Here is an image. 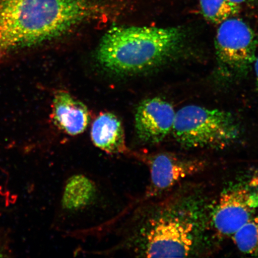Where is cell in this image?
<instances>
[{"mask_svg": "<svg viewBox=\"0 0 258 258\" xmlns=\"http://www.w3.org/2000/svg\"><path fill=\"white\" fill-rule=\"evenodd\" d=\"M185 41V32L178 27H114L101 38L96 59L115 74L144 72L177 57Z\"/></svg>", "mask_w": 258, "mask_h": 258, "instance_id": "cell-2", "label": "cell"}, {"mask_svg": "<svg viewBox=\"0 0 258 258\" xmlns=\"http://www.w3.org/2000/svg\"><path fill=\"white\" fill-rule=\"evenodd\" d=\"M93 192L90 180L82 176H76L68 183L63 201L67 207H79L89 201Z\"/></svg>", "mask_w": 258, "mask_h": 258, "instance_id": "cell-13", "label": "cell"}, {"mask_svg": "<svg viewBox=\"0 0 258 258\" xmlns=\"http://www.w3.org/2000/svg\"><path fill=\"white\" fill-rule=\"evenodd\" d=\"M254 73H255L256 87L258 93V55L254 62Z\"/></svg>", "mask_w": 258, "mask_h": 258, "instance_id": "cell-15", "label": "cell"}, {"mask_svg": "<svg viewBox=\"0 0 258 258\" xmlns=\"http://www.w3.org/2000/svg\"><path fill=\"white\" fill-rule=\"evenodd\" d=\"M256 46L252 29L241 19L231 18L219 24L215 40L219 76L228 80L246 77L255 60Z\"/></svg>", "mask_w": 258, "mask_h": 258, "instance_id": "cell-4", "label": "cell"}, {"mask_svg": "<svg viewBox=\"0 0 258 258\" xmlns=\"http://www.w3.org/2000/svg\"><path fill=\"white\" fill-rule=\"evenodd\" d=\"M91 137L93 144L106 153H124L126 150L121 122L112 113H104L96 118L93 122Z\"/></svg>", "mask_w": 258, "mask_h": 258, "instance_id": "cell-10", "label": "cell"}, {"mask_svg": "<svg viewBox=\"0 0 258 258\" xmlns=\"http://www.w3.org/2000/svg\"><path fill=\"white\" fill-rule=\"evenodd\" d=\"M241 252L258 255V217H252L232 235Z\"/></svg>", "mask_w": 258, "mask_h": 258, "instance_id": "cell-12", "label": "cell"}, {"mask_svg": "<svg viewBox=\"0 0 258 258\" xmlns=\"http://www.w3.org/2000/svg\"><path fill=\"white\" fill-rule=\"evenodd\" d=\"M175 114L173 106L166 100H144L135 114V128L139 138L148 144L162 141L172 131Z\"/></svg>", "mask_w": 258, "mask_h": 258, "instance_id": "cell-7", "label": "cell"}, {"mask_svg": "<svg viewBox=\"0 0 258 258\" xmlns=\"http://www.w3.org/2000/svg\"><path fill=\"white\" fill-rule=\"evenodd\" d=\"M172 132L185 147H217L235 140L239 128L230 112L188 105L176 112Z\"/></svg>", "mask_w": 258, "mask_h": 258, "instance_id": "cell-3", "label": "cell"}, {"mask_svg": "<svg viewBox=\"0 0 258 258\" xmlns=\"http://www.w3.org/2000/svg\"><path fill=\"white\" fill-rule=\"evenodd\" d=\"M258 208V182L235 187L222 194L213 215L219 233L233 235L253 217Z\"/></svg>", "mask_w": 258, "mask_h": 258, "instance_id": "cell-6", "label": "cell"}, {"mask_svg": "<svg viewBox=\"0 0 258 258\" xmlns=\"http://www.w3.org/2000/svg\"><path fill=\"white\" fill-rule=\"evenodd\" d=\"M230 1L240 6L242 5H254L258 3V0H230Z\"/></svg>", "mask_w": 258, "mask_h": 258, "instance_id": "cell-14", "label": "cell"}, {"mask_svg": "<svg viewBox=\"0 0 258 258\" xmlns=\"http://www.w3.org/2000/svg\"><path fill=\"white\" fill-rule=\"evenodd\" d=\"M98 10L93 0H0V60L63 37Z\"/></svg>", "mask_w": 258, "mask_h": 258, "instance_id": "cell-1", "label": "cell"}, {"mask_svg": "<svg viewBox=\"0 0 258 258\" xmlns=\"http://www.w3.org/2000/svg\"><path fill=\"white\" fill-rule=\"evenodd\" d=\"M199 3L203 17L215 24L234 17L240 10V6L230 0H199Z\"/></svg>", "mask_w": 258, "mask_h": 258, "instance_id": "cell-11", "label": "cell"}, {"mask_svg": "<svg viewBox=\"0 0 258 258\" xmlns=\"http://www.w3.org/2000/svg\"><path fill=\"white\" fill-rule=\"evenodd\" d=\"M202 161L186 159L173 154L161 153L150 161L151 188L154 192L168 189L185 177L201 172Z\"/></svg>", "mask_w": 258, "mask_h": 258, "instance_id": "cell-8", "label": "cell"}, {"mask_svg": "<svg viewBox=\"0 0 258 258\" xmlns=\"http://www.w3.org/2000/svg\"><path fill=\"white\" fill-rule=\"evenodd\" d=\"M52 117L58 127L72 136L85 132L90 120L87 106L64 91L57 92L54 96Z\"/></svg>", "mask_w": 258, "mask_h": 258, "instance_id": "cell-9", "label": "cell"}, {"mask_svg": "<svg viewBox=\"0 0 258 258\" xmlns=\"http://www.w3.org/2000/svg\"><path fill=\"white\" fill-rule=\"evenodd\" d=\"M193 225L178 217L153 219L145 236L148 257H186L193 246Z\"/></svg>", "mask_w": 258, "mask_h": 258, "instance_id": "cell-5", "label": "cell"}]
</instances>
